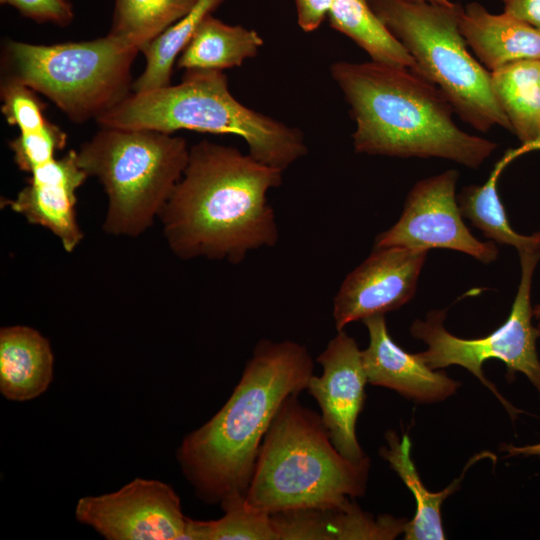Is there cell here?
Segmentation results:
<instances>
[{
  "mask_svg": "<svg viewBox=\"0 0 540 540\" xmlns=\"http://www.w3.org/2000/svg\"><path fill=\"white\" fill-rule=\"evenodd\" d=\"M505 13L540 31V0H501Z\"/></svg>",
  "mask_w": 540,
  "mask_h": 540,
  "instance_id": "4dcf8cb0",
  "label": "cell"
},
{
  "mask_svg": "<svg viewBox=\"0 0 540 540\" xmlns=\"http://www.w3.org/2000/svg\"><path fill=\"white\" fill-rule=\"evenodd\" d=\"M428 251L403 247L374 248L342 282L333 300L337 331L355 321L385 315L408 303Z\"/></svg>",
  "mask_w": 540,
  "mask_h": 540,
  "instance_id": "7c38bea8",
  "label": "cell"
},
{
  "mask_svg": "<svg viewBox=\"0 0 540 540\" xmlns=\"http://www.w3.org/2000/svg\"><path fill=\"white\" fill-rule=\"evenodd\" d=\"M387 446L380 448V456L401 478L412 492L416 501L415 515L408 520L404 539L406 540H443L445 533L442 526L441 506L445 499L459 489L465 472L473 463L482 458L489 457V453L475 455L465 465L463 473L448 487L440 492H431L423 484L418 471L411 458V440L408 434L401 437L395 431L389 430L385 434Z\"/></svg>",
  "mask_w": 540,
  "mask_h": 540,
  "instance_id": "ac0fdd59",
  "label": "cell"
},
{
  "mask_svg": "<svg viewBox=\"0 0 540 540\" xmlns=\"http://www.w3.org/2000/svg\"><path fill=\"white\" fill-rule=\"evenodd\" d=\"M0 3L15 8L23 16L39 23L65 27L74 18L69 0H0Z\"/></svg>",
  "mask_w": 540,
  "mask_h": 540,
  "instance_id": "f1b7e54d",
  "label": "cell"
},
{
  "mask_svg": "<svg viewBox=\"0 0 540 540\" xmlns=\"http://www.w3.org/2000/svg\"><path fill=\"white\" fill-rule=\"evenodd\" d=\"M412 1H424V2H428V3L437 4V5H444V6L453 5V2H451L450 0H412Z\"/></svg>",
  "mask_w": 540,
  "mask_h": 540,
  "instance_id": "836d02e7",
  "label": "cell"
},
{
  "mask_svg": "<svg viewBox=\"0 0 540 540\" xmlns=\"http://www.w3.org/2000/svg\"><path fill=\"white\" fill-rule=\"evenodd\" d=\"M458 177V171L450 169L418 181L407 195L399 220L376 237L374 248L451 249L484 264L494 262L496 244L475 238L462 220L455 196Z\"/></svg>",
  "mask_w": 540,
  "mask_h": 540,
  "instance_id": "30bf717a",
  "label": "cell"
},
{
  "mask_svg": "<svg viewBox=\"0 0 540 540\" xmlns=\"http://www.w3.org/2000/svg\"><path fill=\"white\" fill-rule=\"evenodd\" d=\"M222 1L199 0L185 16L142 49L146 65L142 74L132 83V92L148 91L170 84L175 61L200 23Z\"/></svg>",
  "mask_w": 540,
  "mask_h": 540,
  "instance_id": "603a6c76",
  "label": "cell"
},
{
  "mask_svg": "<svg viewBox=\"0 0 540 540\" xmlns=\"http://www.w3.org/2000/svg\"><path fill=\"white\" fill-rule=\"evenodd\" d=\"M199 0H114L110 35L140 51L185 16Z\"/></svg>",
  "mask_w": 540,
  "mask_h": 540,
  "instance_id": "cb8c5ba5",
  "label": "cell"
},
{
  "mask_svg": "<svg viewBox=\"0 0 540 540\" xmlns=\"http://www.w3.org/2000/svg\"><path fill=\"white\" fill-rule=\"evenodd\" d=\"M533 316L538 320L536 330H537V333H538V337H540V304H537L533 308Z\"/></svg>",
  "mask_w": 540,
  "mask_h": 540,
  "instance_id": "d6a6232c",
  "label": "cell"
},
{
  "mask_svg": "<svg viewBox=\"0 0 540 540\" xmlns=\"http://www.w3.org/2000/svg\"><path fill=\"white\" fill-rule=\"evenodd\" d=\"M317 362L322 374L313 375L306 389L320 407L322 422L335 448L347 459L361 461L367 456L358 442L356 423L368 383L362 351L355 339L341 330Z\"/></svg>",
  "mask_w": 540,
  "mask_h": 540,
  "instance_id": "4fadbf2b",
  "label": "cell"
},
{
  "mask_svg": "<svg viewBox=\"0 0 540 540\" xmlns=\"http://www.w3.org/2000/svg\"><path fill=\"white\" fill-rule=\"evenodd\" d=\"M414 59L418 73L447 97L459 118L480 132L511 125L499 105L491 72L467 49L459 28L463 7L412 0H368Z\"/></svg>",
  "mask_w": 540,
  "mask_h": 540,
  "instance_id": "52a82bcc",
  "label": "cell"
},
{
  "mask_svg": "<svg viewBox=\"0 0 540 540\" xmlns=\"http://www.w3.org/2000/svg\"><path fill=\"white\" fill-rule=\"evenodd\" d=\"M282 173L231 146L193 145L159 216L169 249L183 260L239 264L249 252L275 246L279 230L267 195Z\"/></svg>",
  "mask_w": 540,
  "mask_h": 540,
  "instance_id": "6da1fadb",
  "label": "cell"
},
{
  "mask_svg": "<svg viewBox=\"0 0 540 540\" xmlns=\"http://www.w3.org/2000/svg\"><path fill=\"white\" fill-rule=\"evenodd\" d=\"M518 157L520 154L517 148L507 150L494 165L488 179L481 185L464 187L457 196V203L462 216L469 219L486 238L512 246L519 253L537 252L540 251V231L529 236L514 231L498 193L500 175Z\"/></svg>",
  "mask_w": 540,
  "mask_h": 540,
  "instance_id": "44dd1931",
  "label": "cell"
},
{
  "mask_svg": "<svg viewBox=\"0 0 540 540\" xmlns=\"http://www.w3.org/2000/svg\"><path fill=\"white\" fill-rule=\"evenodd\" d=\"M539 60H522L491 72L494 95L507 116L520 155L540 139Z\"/></svg>",
  "mask_w": 540,
  "mask_h": 540,
  "instance_id": "d6986e66",
  "label": "cell"
},
{
  "mask_svg": "<svg viewBox=\"0 0 540 540\" xmlns=\"http://www.w3.org/2000/svg\"><path fill=\"white\" fill-rule=\"evenodd\" d=\"M313 376L305 346L261 340L222 408L187 434L177 450L179 466L207 504L245 497L258 454L284 401L299 395Z\"/></svg>",
  "mask_w": 540,
  "mask_h": 540,
  "instance_id": "7a4b0ae2",
  "label": "cell"
},
{
  "mask_svg": "<svg viewBox=\"0 0 540 540\" xmlns=\"http://www.w3.org/2000/svg\"><path fill=\"white\" fill-rule=\"evenodd\" d=\"M139 48L110 35L39 45L9 41L5 62L13 78L52 101L76 123L98 119L132 91Z\"/></svg>",
  "mask_w": 540,
  "mask_h": 540,
  "instance_id": "ba28073f",
  "label": "cell"
},
{
  "mask_svg": "<svg viewBox=\"0 0 540 540\" xmlns=\"http://www.w3.org/2000/svg\"><path fill=\"white\" fill-rule=\"evenodd\" d=\"M220 506L224 515L219 519H190L187 540H279L271 515L250 507L245 497Z\"/></svg>",
  "mask_w": 540,
  "mask_h": 540,
  "instance_id": "d4e9b609",
  "label": "cell"
},
{
  "mask_svg": "<svg viewBox=\"0 0 540 540\" xmlns=\"http://www.w3.org/2000/svg\"><path fill=\"white\" fill-rule=\"evenodd\" d=\"M502 451L507 453L508 457L515 456H538L540 457V442L526 446H514L512 444H504L501 448Z\"/></svg>",
  "mask_w": 540,
  "mask_h": 540,
  "instance_id": "1f68e13d",
  "label": "cell"
},
{
  "mask_svg": "<svg viewBox=\"0 0 540 540\" xmlns=\"http://www.w3.org/2000/svg\"><path fill=\"white\" fill-rule=\"evenodd\" d=\"M539 82H540V67H539Z\"/></svg>",
  "mask_w": 540,
  "mask_h": 540,
  "instance_id": "d590c367",
  "label": "cell"
},
{
  "mask_svg": "<svg viewBox=\"0 0 540 540\" xmlns=\"http://www.w3.org/2000/svg\"><path fill=\"white\" fill-rule=\"evenodd\" d=\"M362 322L369 333V345L362 351L368 383L392 389L418 403L443 401L456 392L459 382L431 369L417 353H408L394 342L384 315Z\"/></svg>",
  "mask_w": 540,
  "mask_h": 540,
  "instance_id": "9a60e30c",
  "label": "cell"
},
{
  "mask_svg": "<svg viewBox=\"0 0 540 540\" xmlns=\"http://www.w3.org/2000/svg\"><path fill=\"white\" fill-rule=\"evenodd\" d=\"M331 76L355 122V152L400 158H443L479 168L497 144L462 131L444 93L409 68L335 62Z\"/></svg>",
  "mask_w": 540,
  "mask_h": 540,
  "instance_id": "3957f363",
  "label": "cell"
},
{
  "mask_svg": "<svg viewBox=\"0 0 540 540\" xmlns=\"http://www.w3.org/2000/svg\"><path fill=\"white\" fill-rule=\"evenodd\" d=\"M87 178L76 151L71 150L34 170L27 185L6 205L30 224L52 232L65 251L72 252L84 237L76 217V191Z\"/></svg>",
  "mask_w": 540,
  "mask_h": 540,
  "instance_id": "5bb4252c",
  "label": "cell"
},
{
  "mask_svg": "<svg viewBox=\"0 0 540 540\" xmlns=\"http://www.w3.org/2000/svg\"><path fill=\"white\" fill-rule=\"evenodd\" d=\"M75 517L107 540H187L190 522L173 487L143 478L80 498Z\"/></svg>",
  "mask_w": 540,
  "mask_h": 540,
  "instance_id": "8fae6325",
  "label": "cell"
},
{
  "mask_svg": "<svg viewBox=\"0 0 540 540\" xmlns=\"http://www.w3.org/2000/svg\"><path fill=\"white\" fill-rule=\"evenodd\" d=\"M327 18L333 29L352 39L371 61L418 73L412 56L374 12L368 0H335Z\"/></svg>",
  "mask_w": 540,
  "mask_h": 540,
  "instance_id": "7402d4cb",
  "label": "cell"
},
{
  "mask_svg": "<svg viewBox=\"0 0 540 540\" xmlns=\"http://www.w3.org/2000/svg\"><path fill=\"white\" fill-rule=\"evenodd\" d=\"M67 135L56 125L48 122L44 127L20 135L10 142L14 161L22 171L30 174L52 161L57 150L66 144Z\"/></svg>",
  "mask_w": 540,
  "mask_h": 540,
  "instance_id": "4316f807",
  "label": "cell"
},
{
  "mask_svg": "<svg viewBox=\"0 0 540 540\" xmlns=\"http://www.w3.org/2000/svg\"><path fill=\"white\" fill-rule=\"evenodd\" d=\"M459 28L490 72L513 62L540 59V31L505 12L492 14L477 2L468 3Z\"/></svg>",
  "mask_w": 540,
  "mask_h": 540,
  "instance_id": "2e32d148",
  "label": "cell"
},
{
  "mask_svg": "<svg viewBox=\"0 0 540 540\" xmlns=\"http://www.w3.org/2000/svg\"><path fill=\"white\" fill-rule=\"evenodd\" d=\"M54 355L49 340L24 325L0 330V392L11 401L43 394L53 380Z\"/></svg>",
  "mask_w": 540,
  "mask_h": 540,
  "instance_id": "e0dca14e",
  "label": "cell"
},
{
  "mask_svg": "<svg viewBox=\"0 0 540 540\" xmlns=\"http://www.w3.org/2000/svg\"><path fill=\"white\" fill-rule=\"evenodd\" d=\"M264 44L253 29L230 25L212 14L205 17L177 59L185 70H219L239 67L257 55Z\"/></svg>",
  "mask_w": 540,
  "mask_h": 540,
  "instance_id": "ffe728a7",
  "label": "cell"
},
{
  "mask_svg": "<svg viewBox=\"0 0 540 540\" xmlns=\"http://www.w3.org/2000/svg\"><path fill=\"white\" fill-rule=\"evenodd\" d=\"M185 139L145 129L102 127L76 151L79 167L107 196L102 228L138 237L159 219L186 168Z\"/></svg>",
  "mask_w": 540,
  "mask_h": 540,
  "instance_id": "8992f818",
  "label": "cell"
},
{
  "mask_svg": "<svg viewBox=\"0 0 540 540\" xmlns=\"http://www.w3.org/2000/svg\"><path fill=\"white\" fill-rule=\"evenodd\" d=\"M369 469L368 456L358 462L344 457L321 416L292 395L265 434L245 500L270 515L337 507L365 494Z\"/></svg>",
  "mask_w": 540,
  "mask_h": 540,
  "instance_id": "277c9868",
  "label": "cell"
},
{
  "mask_svg": "<svg viewBox=\"0 0 540 540\" xmlns=\"http://www.w3.org/2000/svg\"><path fill=\"white\" fill-rule=\"evenodd\" d=\"M36 93L9 77L1 85V111L8 124L17 126L20 132L35 131L48 123L44 117L45 104Z\"/></svg>",
  "mask_w": 540,
  "mask_h": 540,
  "instance_id": "83f0119b",
  "label": "cell"
},
{
  "mask_svg": "<svg viewBox=\"0 0 540 540\" xmlns=\"http://www.w3.org/2000/svg\"><path fill=\"white\" fill-rule=\"evenodd\" d=\"M96 121L108 128L240 136L253 158L283 171L307 153L298 128L240 103L219 70H186L179 84L131 92Z\"/></svg>",
  "mask_w": 540,
  "mask_h": 540,
  "instance_id": "5b68a950",
  "label": "cell"
},
{
  "mask_svg": "<svg viewBox=\"0 0 540 540\" xmlns=\"http://www.w3.org/2000/svg\"><path fill=\"white\" fill-rule=\"evenodd\" d=\"M297 22L304 32H312L319 28L335 0H294Z\"/></svg>",
  "mask_w": 540,
  "mask_h": 540,
  "instance_id": "f546056e",
  "label": "cell"
},
{
  "mask_svg": "<svg viewBox=\"0 0 540 540\" xmlns=\"http://www.w3.org/2000/svg\"><path fill=\"white\" fill-rule=\"evenodd\" d=\"M531 151H540V139L530 147L529 152Z\"/></svg>",
  "mask_w": 540,
  "mask_h": 540,
  "instance_id": "e575fe53",
  "label": "cell"
},
{
  "mask_svg": "<svg viewBox=\"0 0 540 540\" xmlns=\"http://www.w3.org/2000/svg\"><path fill=\"white\" fill-rule=\"evenodd\" d=\"M521 276L511 311L506 321L490 334L465 339L451 334L444 327L446 310H432L425 320L416 319L410 326L412 336L422 340L427 349L417 353L433 370L458 365L467 369L486 386L503 404L514 419L520 410L513 407L498 392L496 386L483 373V363L489 359L502 361L507 378L516 372L524 374L536 388L540 397V360L536 349L538 333L532 324L531 285L533 273L540 260V251L520 252Z\"/></svg>",
  "mask_w": 540,
  "mask_h": 540,
  "instance_id": "9c48e42d",
  "label": "cell"
},
{
  "mask_svg": "<svg viewBox=\"0 0 540 540\" xmlns=\"http://www.w3.org/2000/svg\"><path fill=\"white\" fill-rule=\"evenodd\" d=\"M408 520L390 515L374 517L364 512L353 501L337 507L325 508L327 540H390L404 533Z\"/></svg>",
  "mask_w": 540,
  "mask_h": 540,
  "instance_id": "484cf974",
  "label": "cell"
}]
</instances>
